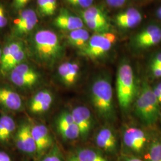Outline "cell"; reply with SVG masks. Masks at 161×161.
<instances>
[{
  "label": "cell",
  "mask_w": 161,
  "mask_h": 161,
  "mask_svg": "<svg viewBox=\"0 0 161 161\" xmlns=\"http://www.w3.org/2000/svg\"><path fill=\"white\" fill-rule=\"evenodd\" d=\"M9 77L12 84L22 90H30L40 82V74L29 64L22 62L10 72Z\"/></svg>",
  "instance_id": "obj_7"
},
{
  "label": "cell",
  "mask_w": 161,
  "mask_h": 161,
  "mask_svg": "<svg viewBox=\"0 0 161 161\" xmlns=\"http://www.w3.org/2000/svg\"><path fill=\"white\" fill-rule=\"evenodd\" d=\"M38 23L36 13L32 9H26L20 13L13 27L14 34L17 36L27 34L32 31Z\"/></svg>",
  "instance_id": "obj_15"
},
{
  "label": "cell",
  "mask_w": 161,
  "mask_h": 161,
  "mask_svg": "<svg viewBox=\"0 0 161 161\" xmlns=\"http://www.w3.org/2000/svg\"><path fill=\"white\" fill-rule=\"evenodd\" d=\"M70 4L84 9L92 6L94 0H66Z\"/></svg>",
  "instance_id": "obj_28"
},
{
  "label": "cell",
  "mask_w": 161,
  "mask_h": 161,
  "mask_svg": "<svg viewBox=\"0 0 161 161\" xmlns=\"http://www.w3.org/2000/svg\"><path fill=\"white\" fill-rule=\"evenodd\" d=\"M29 1L30 0H20L18 5L16 6V7L15 8L17 10L22 8L27 4V3L29 2Z\"/></svg>",
  "instance_id": "obj_37"
},
{
  "label": "cell",
  "mask_w": 161,
  "mask_h": 161,
  "mask_svg": "<svg viewBox=\"0 0 161 161\" xmlns=\"http://www.w3.org/2000/svg\"><path fill=\"white\" fill-rule=\"evenodd\" d=\"M0 106L10 111L19 112L23 109V100L12 88L0 86Z\"/></svg>",
  "instance_id": "obj_16"
},
{
  "label": "cell",
  "mask_w": 161,
  "mask_h": 161,
  "mask_svg": "<svg viewBox=\"0 0 161 161\" xmlns=\"http://www.w3.org/2000/svg\"><path fill=\"white\" fill-rule=\"evenodd\" d=\"M151 64L155 65L161 68V53H159L156 55L155 58H153Z\"/></svg>",
  "instance_id": "obj_36"
},
{
  "label": "cell",
  "mask_w": 161,
  "mask_h": 161,
  "mask_svg": "<svg viewBox=\"0 0 161 161\" xmlns=\"http://www.w3.org/2000/svg\"><path fill=\"white\" fill-rule=\"evenodd\" d=\"M149 143L143 130L136 127H129L123 132L120 155L143 158Z\"/></svg>",
  "instance_id": "obj_5"
},
{
  "label": "cell",
  "mask_w": 161,
  "mask_h": 161,
  "mask_svg": "<svg viewBox=\"0 0 161 161\" xmlns=\"http://www.w3.org/2000/svg\"><path fill=\"white\" fill-rule=\"evenodd\" d=\"M116 93L119 106L126 111L137 96V86L132 67L127 62L119 66L116 76Z\"/></svg>",
  "instance_id": "obj_3"
},
{
  "label": "cell",
  "mask_w": 161,
  "mask_h": 161,
  "mask_svg": "<svg viewBox=\"0 0 161 161\" xmlns=\"http://www.w3.org/2000/svg\"><path fill=\"white\" fill-rule=\"evenodd\" d=\"M143 159L146 161H161V140L156 139L150 143Z\"/></svg>",
  "instance_id": "obj_25"
},
{
  "label": "cell",
  "mask_w": 161,
  "mask_h": 161,
  "mask_svg": "<svg viewBox=\"0 0 161 161\" xmlns=\"http://www.w3.org/2000/svg\"><path fill=\"white\" fill-rule=\"evenodd\" d=\"M142 20L141 13L135 8H130L119 13L115 19L116 25L122 29H132L138 25Z\"/></svg>",
  "instance_id": "obj_20"
},
{
  "label": "cell",
  "mask_w": 161,
  "mask_h": 161,
  "mask_svg": "<svg viewBox=\"0 0 161 161\" xmlns=\"http://www.w3.org/2000/svg\"><path fill=\"white\" fill-rule=\"evenodd\" d=\"M150 69L154 76L156 78H161V68L155 65L151 64Z\"/></svg>",
  "instance_id": "obj_33"
},
{
  "label": "cell",
  "mask_w": 161,
  "mask_h": 161,
  "mask_svg": "<svg viewBox=\"0 0 161 161\" xmlns=\"http://www.w3.org/2000/svg\"><path fill=\"white\" fill-rule=\"evenodd\" d=\"M157 16H158V17L161 19V7L159 8L158 11H157Z\"/></svg>",
  "instance_id": "obj_38"
},
{
  "label": "cell",
  "mask_w": 161,
  "mask_h": 161,
  "mask_svg": "<svg viewBox=\"0 0 161 161\" xmlns=\"http://www.w3.org/2000/svg\"><path fill=\"white\" fill-rule=\"evenodd\" d=\"M117 37L114 33H96L90 36L86 47L80 52L82 56L92 60H97L104 57L112 49Z\"/></svg>",
  "instance_id": "obj_6"
},
{
  "label": "cell",
  "mask_w": 161,
  "mask_h": 161,
  "mask_svg": "<svg viewBox=\"0 0 161 161\" xmlns=\"http://www.w3.org/2000/svg\"><path fill=\"white\" fill-rule=\"evenodd\" d=\"M71 114L79 129L80 138L86 140L94 127V119L91 111L86 107L80 106L72 110Z\"/></svg>",
  "instance_id": "obj_12"
},
{
  "label": "cell",
  "mask_w": 161,
  "mask_h": 161,
  "mask_svg": "<svg viewBox=\"0 0 161 161\" xmlns=\"http://www.w3.org/2000/svg\"><path fill=\"white\" fill-rule=\"evenodd\" d=\"M35 161H66V158L58 146L55 143L47 153Z\"/></svg>",
  "instance_id": "obj_27"
},
{
  "label": "cell",
  "mask_w": 161,
  "mask_h": 161,
  "mask_svg": "<svg viewBox=\"0 0 161 161\" xmlns=\"http://www.w3.org/2000/svg\"><path fill=\"white\" fill-rule=\"evenodd\" d=\"M159 103L153 90L147 83H143L135 100V112L144 124H155L160 116Z\"/></svg>",
  "instance_id": "obj_4"
},
{
  "label": "cell",
  "mask_w": 161,
  "mask_h": 161,
  "mask_svg": "<svg viewBox=\"0 0 161 161\" xmlns=\"http://www.w3.org/2000/svg\"><path fill=\"white\" fill-rule=\"evenodd\" d=\"M80 14L84 23L96 33L110 32L109 18L101 7L91 6L80 12Z\"/></svg>",
  "instance_id": "obj_8"
},
{
  "label": "cell",
  "mask_w": 161,
  "mask_h": 161,
  "mask_svg": "<svg viewBox=\"0 0 161 161\" xmlns=\"http://www.w3.org/2000/svg\"><path fill=\"white\" fill-rule=\"evenodd\" d=\"M37 5L41 14L43 16H51L55 14L57 0H37Z\"/></svg>",
  "instance_id": "obj_26"
},
{
  "label": "cell",
  "mask_w": 161,
  "mask_h": 161,
  "mask_svg": "<svg viewBox=\"0 0 161 161\" xmlns=\"http://www.w3.org/2000/svg\"><path fill=\"white\" fill-rule=\"evenodd\" d=\"M25 161H28V159H26V160H25Z\"/></svg>",
  "instance_id": "obj_40"
},
{
  "label": "cell",
  "mask_w": 161,
  "mask_h": 161,
  "mask_svg": "<svg viewBox=\"0 0 161 161\" xmlns=\"http://www.w3.org/2000/svg\"><path fill=\"white\" fill-rule=\"evenodd\" d=\"M32 50L40 64L52 67L64 56V48L58 35L48 29L37 31L32 38Z\"/></svg>",
  "instance_id": "obj_1"
},
{
  "label": "cell",
  "mask_w": 161,
  "mask_h": 161,
  "mask_svg": "<svg viewBox=\"0 0 161 161\" xmlns=\"http://www.w3.org/2000/svg\"><path fill=\"white\" fill-rule=\"evenodd\" d=\"M90 38V34L86 29L80 28L69 32L67 40L70 46L80 52L86 47Z\"/></svg>",
  "instance_id": "obj_22"
},
{
  "label": "cell",
  "mask_w": 161,
  "mask_h": 161,
  "mask_svg": "<svg viewBox=\"0 0 161 161\" xmlns=\"http://www.w3.org/2000/svg\"><path fill=\"white\" fill-rule=\"evenodd\" d=\"M116 161H146L143 158L133 156L120 155Z\"/></svg>",
  "instance_id": "obj_30"
},
{
  "label": "cell",
  "mask_w": 161,
  "mask_h": 161,
  "mask_svg": "<svg viewBox=\"0 0 161 161\" xmlns=\"http://www.w3.org/2000/svg\"><path fill=\"white\" fill-rule=\"evenodd\" d=\"M2 50L3 49L0 47V64H1V55H2Z\"/></svg>",
  "instance_id": "obj_39"
},
{
  "label": "cell",
  "mask_w": 161,
  "mask_h": 161,
  "mask_svg": "<svg viewBox=\"0 0 161 161\" xmlns=\"http://www.w3.org/2000/svg\"><path fill=\"white\" fill-rule=\"evenodd\" d=\"M96 147L109 157L117 158L121 154V147L115 131L109 127L102 128L95 136Z\"/></svg>",
  "instance_id": "obj_10"
},
{
  "label": "cell",
  "mask_w": 161,
  "mask_h": 161,
  "mask_svg": "<svg viewBox=\"0 0 161 161\" xmlns=\"http://www.w3.org/2000/svg\"><path fill=\"white\" fill-rule=\"evenodd\" d=\"M16 123L11 116L3 115L0 117V143H5L12 138L16 130Z\"/></svg>",
  "instance_id": "obj_23"
},
{
  "label": "cell",
  "mask_w": 161,
  "mask_h": 161,
  "mask_svg": "<svg viewBox=\"0 0 161 161\" xmlns=\"http://www.w3.org/2000/svg\"><path fill=\"white\" fill-rule=\"evenodd\" d=\"M129 0H106L108 6L112 7H120L124 6Z\"/></svg>",
  "instance_id": "obj_31"
},
{
  "label": "cell",
  "mask_w": 161,
  "mask_h": 161,
  "mask_svg": "<svg viewBox=\"0 0 161 161\" xmlns=\"http://www.w3.org/2000/svg\"><path fill=\"white\" fill-rule=\"evenodd\" d=\"M17 149L28 158L36 159V147L32 133V124L23 122L19 127L14 138Z\"/></svg>",
  "instance_id": "obj_9"
},
{
  "label": "cell",
  "mask_w": 161,
  "mask_h": 161,
  "mask_svg": "<svg viewBox=\"0 0 161 161\" xmlns=\"http://www.w3.org/2000/svg\"><path fill=\"white\" fill-rule=\"evenodd\" d=\"M0 161H14V159L8 152L0 150Z\"/></svg>",
  "instance_id": "obj_32"
},
{
  "label": "cell",
  "mask_w": 161,
  "mask_h": 161,
  "mask_svg": "<svg viewBox=\"0 0 161 161\" xmlns=\"http://www.w3.org/2000/svg\"><path fill=\"white\" fill-rule=\"evenodd\" d=\"M54 102V96L50 90L43 89L36 92L31 99L30 111L35 114H41L50 109Z\"/></svg>",
  "instance_id": "obj_17"
},
{
  "label": "cell",
  "mask_w": 161,
  "mask_h": 161,
  "mask_svg": "<svg viewBox=\"0 0 161 161\" xmlns=\"http://www.w3.org/2000/svg\"><path fill=\"white\" fill-rule=\"evenodd\" d=\"M7 24V18L4 6L0 4V28L5 27Z\"/></svg>",
  "instance_id": "obj_29"
},
{
  "label": "cell",
  "mask_w": 161,
  "mask_h": 161,
  "mask_svg": "<svg viewBox=\"0 0 161 161\" xmlns=\"http://www.w3.org/2000/svg\"><path fill=\"white\" fill-rule=\"evenodd\" d=\"M65 158L66 161H80L73 151L70 152L67 155L65 156Z\"/></svg>",
  "instance_id": "obj_35"
},
{
  "label": "cell",
  "mask_w": 161,
  "mask_h": 161,
  "mask_svg": "<svg viewBox=\"0 0 161 161\" xmlns=\"http://www.w3.org/2000/svg\"><path fill=\"white\" fill-rule=\"evenodd\" d=\"M153 90L159 103L161 104V83L156 85Z\"/></svg>",
  "instance_id": "obj_34"
},
{
  "label": "cell",
  "mask_w": 161,
  "mask_h": 161,
  "mask_svg": "<svg viewBox=\"0 0 161 161\" xmlns=\"http://www.w3.org/2000/svg\"><path fill=\"white\" fill-rule=\"evenodd\" d=\"M73 152L80 161H112L110 157L97 147H78Z\"/></svg>",
  "instance_id": "obj_21"
},
{
  "label": "cell",
  "mask_w": 161,
  "mask_h": 161,
  "mask_svg": "<svg viewBox=\"0 0 161 161\" xmlns=\"http://www.w3.org/2000/svg\"><path fill=\"white\" fill-rule=\"evenodd\" d=\"M90 96L98 116L107 122L115 119L113 89L109 78L106 76L96 78L90 86Z\"/></svg>",
  "instance_id": "obj_2"
},
{
  "label": "cell",
  "mask_w": 161,
  "mask_h": 161,
  "mask_svg": "<svg viewBox=\"0 0 161 161\" xmlns=\"http://www.w3.org/2000/svg\"><path fill=\"white\" fill-rule=\"evenodd\" d=\"M32 133L36 147L38 159L51 149L55 143L48 128L44 124L32 125Z\"/></svg>",
  "instance_id": "obj_13"
},
{
  "label": "cell",
  "mask_w": 161,
  "mask_h": 161,
  "mask_svg": "<svg viewBox=\"0 0 161 161\" xmlns=\"http://www.w3.org/2000/svg\"><path fill=\"white\" fill-rule=\"evenodd\" d=\"M161 41V28L155 25H150L134 37L133 44L138 49H146L155 46Z\"/></svg>",
  "instance_id": "obj_14"
},
{
  "label": "cell",
  "mask_w": 161,
  "mask_h": 161,
  "mask_svg": "<svg viewBox=\"0 0 161 161\" xmlns=\"http://www.w3.org/2000/svg\"><path fill=\"white\" fill-rule=\"evenodd\" d=\"M56 126L58 134L66 142H73L80 137L79 129L69 111L64 110L59 114L56 119Z\"/></svg>",
  "instance_id": "obj_11"
},
{
  "label": "cell",
  "mask_w": 161,
  "mask_h": 161,
  "mask_svg": "<svg viewBox=\"0 0 161 161\" xmlns=\"http://www.w3.org/2000/svg\"><path fill=\"white\" fill-rule=\"evenodd\" d=\"M58 77L65 86H70L77 82L80 74V67L76 62H66L59 65Z\"/></svg>",
  "instance_id": "obj_19"
},
{
  "label": "cell",
  "mask_w": 161,
  "mask_h": 161,
  "mask_svg": "<svg viewBox=\"0 0 161 161\" xmlns=\"http://www.w3.org/2000/svg\"><path fill=\"white\" fill-rule=\"evenodd\" d=\"M84 22L80 17L71 14L65 8H62L54 20V25L58 29L71 32L83 28Z\"/></svg>",
  "instance_id": "obj_18"
},
{
  "label": "cell",
  "mask_w": 161,
  "mask_h": 161,
  "mask_svg": "<svg viewBox=\"0 0 161 161\" xmlns=\"http://www.w3.org/2000/svg\"><path fill=\"white\" fill-rule=\"evenodd\" d=\"M23 47L25 46L23 42L19 41H14L7 44L2 50L0 68L3 67L17 52Z\"/></svg>",
  "instance_id": "obj_24"
}]
</instances>
